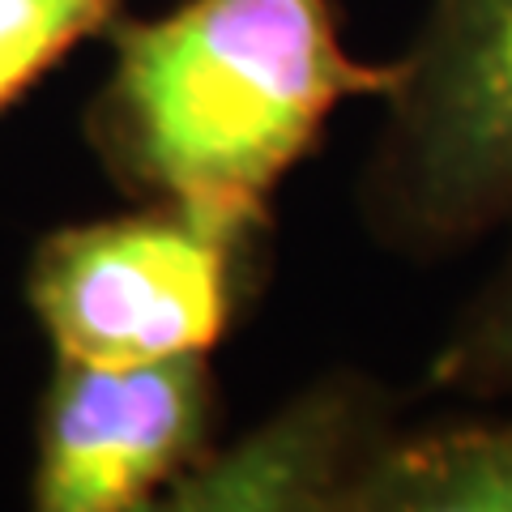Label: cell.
Returning <instances> with one entry per match:
<instances>
[{
	"mask_svg": "<svg viewBox=\"0 0 512 512\" xmlns=\"http://www.w3.org/2000/svg\"><path fill=\"white\" fill-rule=\"evenodd\" d=\"M86 137L124 192L269 205L350 99H384L393 64L346 52L329 0H184L116 18Z\"/></svg>",
	"mask_w": 512,
	"mask_h": 512,
	"instance_id": "obj_1",
	"label": "cell"
},
{
	"mask_svg": "<svg viewBox=\"0 0 512 512\" xmlns=\"http://www.w3.org/2000/svg\"><path fill=\"white\" fill-rule=\"evenodd\" d=\"M210 355L154 363L56 359L39 406L30 504L39 512H141L214 453Z\"/></svg>",
	"mask_w": 512,
	"mask_h": 512,
	"instance_id": "obj_4",
	"label": "cell"
},
{
	"mask_svg": "<svg viewBox=\"0 0 512 512\" xmlns=\"http://www.w3.org/2000/svg\"><path fill=\"white\" fill-rule=\"evenodd\" d=\"M124 0H0V116L82 39L107 35Z\"/></svg>",
	"mask_w": 512,
	"mask_h": 512,
	"instance_id": "obj_8",
	"label": "cell"
},
{
	"mask_svg": "<svg viewBox=\"0 0 512 512\" xmlns=\"http://www.w3.org/2000/svg\"><path fill=\"white\" fill-rule=\"evenodd\" d=\"M269 205L150 197L120 218L39 239L26 299L56 359L210 355L265 274Z\"/></svg>",
	"mask_w": 512,
	"mask_h": 512,
	"instance_id": "obj_2",
	"label": "cell"
},
{
	"mask_svg": "<svg viewBox=\"0 0 512 512\" xmlns=\"http://www.w3.org/2000/svg\"><path fill=\"white\" fill-rule=\"evenodd\" d=\"M350 512H512V410L402 431L359 478Z\"/></svg>",
	"mask_w": 512,
	"mask_h": 512,
	"instance_id": "obj_6",
	"label": "cell"
},
{
	"mask_svg": "<svg viewBox=\"0 0 512 512\" xmlns=\"http://www.w3.org/2000/svg\"><path fill=\"white\" fill-rule=\"evenodd\" d=\"M393 397L359 376L312 384L231 448H214L167 491V508L350 512L359 478L393 436Z\"/></svg>",
	"mask_w": 512,
	"mask_h": 512,
	"instance_id": "obj_5",
	"label": "cell"
},
{
	"mask_svg": "<svg viewBox=\"0 0 512 512\" xmlns=\"http://www.w3.org/2000/svg\"><path fill=\"white\" fill-rule=\"evenodd\" d=\"M427 376L436 389L512 406V248L453 316Z\"/></svg>",
	"mask_w": 512,
	"mask_h": 512,
	"instance_id": "obj_7",
	"label": "cell"
},
{
	"mask_svg": "<svg viewBox=\"0 0 512 512\" xmlns=\"http://www.w3.org/2000/svg\"><path fill=\"white\" fill-rule=\"evenodd\" d=\"M363 175L384 248L427 261L512 231V0H436Z\"/></svg>",
	"mask_w": 512,
	"mask_h": 512,
	"instance_id": "obj_3",
	"label": "cell"
}]
</instances>
